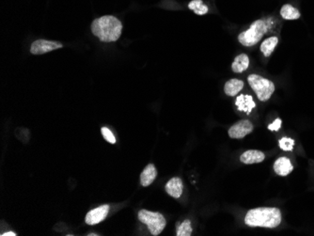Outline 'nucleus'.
Returning <instances> with one entry per match:
<instances>
[{
	"instance_id": "12",
	"label": "nucleus",
	"mask_w": 314,
	"mask_h": 236,
	"mask_svg": "<svg viewBox=\"0 0 314 236\" xmlns=\"http://www.w3.org/2000/svg\"><path fill=\"white\" fill-rule=\"evenodd\" d=\"M264 158V152L257 150H250L244 152L240 156V160L244 164H257L263 162Z\"/></svg>"
},
{
	"instance_id": "11",
	"label": "nucleus",
	"mask_w": 314,
	"mask_h": 236,
	"mask_svg": "<svg viewBox=\"0 0 314 236\" xmlns=\"http://www.w3.org/2000/svg\"><path fill=\"white\" fill-rule=\"evenodd\" d=\"M293 167L290 159L287 158H280L277 159L274 164V171L280 176H287L293 172Z\"/></svg>"
},
{
	"instance_id": "14",
	"label": "nucleus",
	"mask_w": 314,
	"mask_h": 236,
	"mask_svg": "<svg viewBox=\"0 0 314 236\" xmlns=\"http://www.w3.org/2000/svg\"><path fill=\"white\" fill-rule=\"evenodd\" d=\"M244 82L239 79L232 78L226 82L224 92L228 96H236L243 90Z\"/></svg>"
},
{
	"instance_id": "20",
	"label": "nucleus",
	"mask_w": 314,
	"mask_h": 236,
	"mask_svg": "<svg viewBox=\"0 0 314 236\" xmlns=\"http://www.w3.org/2000/svg\"><path fill=\"white\" fill-rule=\"evenodd\" d=\"M279 145L281 150L292 151L294 145V140L291 137H282L281 139H279Z\"/></svg>"
},
{
	"instance_id": "23",
	"label": "nucleus",
	"mask_w": 314,
	"mask_h": 236,
	"mask_svg": "<svg viewBox=\"0 0 314 236\" xmlns=\"http://www.w3.org/2000/svg\"><path fill=\"white\" fill-rule=\"evenodd\" d=\"M16 235V233L14 232V231H8V232H5V233H3V234H1V236H15Z\"/></svg>"
},
{
	"instance_id": "8",
	"label": "nucleus",
	"mask_w": 314,
	"mask_h": 236,
	"mask_svg": "<svg viewBox=\"0 0 314 236\" xmlns=\"http://www.w3.org/2000/svg\"><path fill=\"white\" fill-rule=\"evenodd\" d=\"M109 205H101L99 207L95 208L90 211L86 215L85 221L88 225H96L106 219L107 214L109 212Z\"/></svg>"
},
{
	"instance_id": "6",
	"label": "nucleus",
	"mask_w": 314,
	"mask_h": 236,
	"mask_svg": "<svg viewBox=\"0 0 314 236\" xmlns=\"http://www.w3.org/2000/svg\"><path fill=\"white\" fill-rule=\"evenodd\" d=\"M62 47L63 45L57 42L46 41V40H37L31 44L30 53L33 55H43L51 51L57 50Z\"/></svg>"
},
{
	"instance_id": "10",
	"label": "nucleus",
	"mask_w": 314,
	"mask_h": 236,
	"mask_svg": "<svg viewBox=\"0 0 314 236\" xmlns=\"http://www.w3.org/2000/svg\"><path fill=\"white\" fill-rule=\"evenodd\" d=\"M165 189H166L167 193L169 194L170 196H172V198L179 199L183 194L184 185H183L182 180L178 177H174L168 182Z\"/></svg>"
},
{
	"instance_id": "7",
	"label": "nucleus",
	"mask_w": 314,
	"mask_h": 236,
	"mask_svg": "<svg viewBox=\"0 0 314 236\" xmlns=\"http://www.w3.org/2000/svg\"><path fill=\"white\" fill-rule=\"evenodd\" d=\"M253 131V124L248 121L243 120L236 122L230 128L228 129V136L230 138L240 139L246 136H248Z\"/></svg>"
},
{
	"instance_id": "15",
	"label": "nucleus",
	"mask_w": 314,
	"mask_h": 236,
	"mask_svg": "<svg viewBox=\"0 0 314 236\" xmlns=\"http://www.w3.org/2000/svg\"><path fill=\"white\" fill-rule=\"evenodd\" d=\"M250 66V58L246 54H241L234 58V61L231 66V69L234 72L240 73L243 72Z\"/></svg>"
},
{
	"instance_id": "16",
	"label": "nucleus",
	"mask_w": 314,
	"mask_h": 236,
	"mask_svg": "<svg viewBox=\"0 0 314 236\" xmlns=\"http://www.w3.org/2000/svg\"><path fill=\"white\" fill-rule=\"evenodd\" d=\"M278 43H279L278 37H270V38L264 40L260 46V49L265 57H270L273 51L275 50L276 46L278 45Z\"/></svg>"
},
{
	"instance_id": "13",
	"label": "nucleus",
	"mask_w": 314,
	"mask_h": 236,
	"mask_svg": "<svg viewBox=\"0 0 314 236\" xmlns=\"http://www.w3.org/2000/svg\"><path fill=\"white\" fill-rule=\"evenodd\" d=\"M157 176V172L153 164L146 166L144 171L140 174V184L142 186H149L152 184Z\"/></svg>"
},
{
	"instance_id": "3",
	"label": "nucleus",
	"mask_w": 314,
	"mask_h": 236,
	"mask_svg": "<svg viewBox=\"0 0 314 236\" xmlns=\"http://www.w3.org/2000/svg\"><path fill=\"white\" fill-rule=\"evenodd\" d=\"M270 19H260L253 22L250 28L239 34L238 41L244 46L250 47L257 44L271 28Z\"/></svg>"
},
{
	"instance_id": "22",
	"label": "nucleus",
	"mask_w": 314,
	"mask_h": 236,
	"mask_svg": "<svg viewBox=\"0 0 314 236\" xmlns=\"http://www.w3.org/2000/svg\"><path fill=\"white\" fill-rule=\"evenodd\" d=\"M280 127H281V120L280 119H277L270 125H268V129L270 131H279Z\"/></svg>"
},
{
	"instance_id": "5",
	"label": "nucleus",
	"mask_w": 314,
	"mask_h": 236,
	"mask_svg": "<svg viewBox=\"0 0 314 236\" xmlns=\"http://www.w3.org/2000/svg\"><path fill=\"white\" fill-rule=\"evenodd\" d=\"M138 219L145 225L148 226V229L152 235H159L166 227V219L164 215L157 212H150L148 210H140L138 212Z\"/></svg>"
},
{
	"instance_id": "1",
	"label": "nucleus",
	"mask_w": 314,
	"mask_h": 236,
	"mask_svg": "<svg viewBox=\"0 0 314 236\" xmlns=\"http://www.w3.org/2000/svg\"><path fill=\"white\" fill-rule=\"evenodd\" d=\"M122 23L112 15L102 16L95 19L92 24L93 35L104 43L118 41L122 35Z\"/></svg>"
},
{
	"instance_id": "2",
	"label": "nucleus",
	"mask_w": 314,
	"mask_h": 236,
	"mask_svg": "<svg viewBox=\"0 0 314 236\" xmlns=\"http://www.w3.org/2000/svg\"><path fill=\"white\" fill-rule=\"evenodd\" d=\"M245 222L250 227L276 228L281 223V213L278 208H256L248 212Z\"/></svg>"
},
{
	"instance_id": "9",
	"label": "nucleus",
	"mask_w": 314,
	"mask_h": 236,
	"mask_svg": "<svg viewBox=\"0 0 314 236\" xmlns=\"http://www.w3.org/2000/svg\"><path fill=\"white\" fill-rule=\"evenodd\" d=\"M236 106L239 111L246 112L247 114H250L252 109L256 107V104L251 95L241 94L236 98Z\"/></svg>"
},
{
	"instance_id": "19",
	"label": "nucleus",
	"mask_w": 314,
	"mask_h": 236,
	"mask_svg": "<svg viewBox=\"0 0 314 236\" xmlns=\"http://www.w3.org/2000/svg\"><path fill=\"white\" fill-rule=\"evenodd\" d=\"M192 226L191 222L188 219H186L182 223H177V229H176V235L177 236H190L192 233Z\"/></svg>"
},
{
	"instance_id": "4",
	"label": "nucleus",
	"mask_w": 314,
	"mask_h": 236,
	"mask_svg": "<svg viewBox=\"0 0 314 236\" xmlns=\"http://www.w3.org/2000/svg\"><path fill=\"white\" fill-rule=\"evenodd\" d=\"M248 80L259 100L266 102L271 98L272 94L275 92V85L269 79L264 78L258 74H250Z\"/></svg>"
},
{
	"instance_id": "17",
	"label": "nucleus",
	"mask_w": 314,
	"mask_h": 236,
	"mask_svg": "<svg viewBox=\"0 0 314 236\" xmlns=\"http://www.w3.org/2000/svg\"><path fill=\"white\" fill-rule=\"evenodd\" d=\"M280 15L285 20H296L299 19L301 16L299 11L290 4H285L281 7Z\"/></svg>"
},
{
	"instance_id": "21",
	"label": "nucleus",
	"mask_w": 314,
	"mask_h": 236,
	"mask_svg": "<svg viewBox=\"0 0 314 236\" xmlns=\"http://www.w3.org/2000/svg\"><path fill=\"white\" fill-rule=\"evenodd\" d=\"M101 132H102V135L104 136V138L107 140V142L111 144L116 143V138H115L114 135L109 129L107 128V127H103L101 129Z\"/></svg>"
},
{
	"instance_id": "18",
	"label": "nucleus",
	"mask_w": 314,
	"mask_h": 236,
	"mask_svg": "<svg viewBox=\"0 0 314 236\" xmlns=\"http://www.w3.org/2000/svg\"><path fill=\"white\" fill-rule=\"evenodd\" d=\"M188 9L193 11L196 15H204L208 13L207 6L204 5L202 0H192L189 4H188Z\"/></svg>"
}]
</instances>
